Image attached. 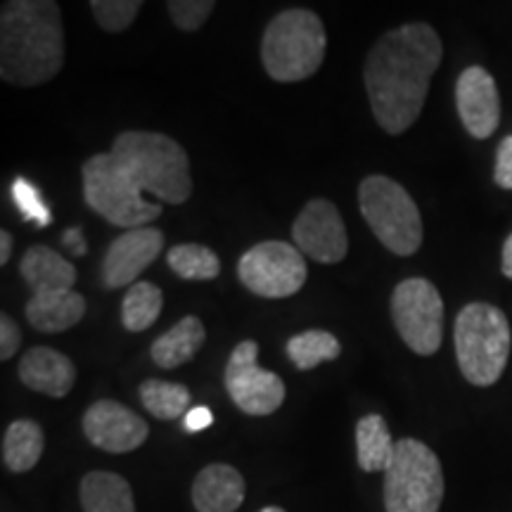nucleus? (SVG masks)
<instances>
[{
  "instance_id": "f257e3e1",
  "label": "nucleus",
  "mask_w": 512,
  "mask_h": 512,
  "mask_svg": "<svg viewBox=\"0 0 512 512\" xmlns=\"http://www.w3.org/2000/svg\"><path fill=\"white\" fill-rule=\"evenodd\" d=\"M81 174L88 207L124 230L162 216V204L145 200V192L166 204H185L192 195L188 152L164 133H119L110 152L83 162Z\"/></svg>"
},
{
  "instance_id": "f03ea898",
  "label": "nucleus",
  "mask_w": 512,
  "mask_h": 512,
  "mask_svg": "<svg viewBox=\"0 0 512 512\" xmlns=\"http://www.w3.org/2000/svg\"><path fill=\"white\" fill-rule=\"evenodd\" d=\"M444 46L430 24H403L370 48L363 79L377 124L389 136H401L418 121L430 79Z\"/></svg>"
},
{
  "instance_id": "7ed1b4c3",
  "label": "nucleus",
  "mask_w": 512,
  "mask_h": 512,
  "mask_svg": "<svg viewBox=\"0 0 512 512\" xmlns=\"http://www.w3.org/2000/svg\"><path fill=\"white\" fill-rule=\"evenodd\" d=\"M64 64V24L53 0H10L0 12V76L22 88L55 79Z\"/></svg>"
},
{
  "instance_id": "20e7f679",
  "label": "nucleus",
  "mask_w": 512,
  "mask_h": 512,
  "mask_svg": "<svg viewBox=\"0 0 512 512\" xmlns=\"http://www.w3.org/2000/svg\"><path fill=\"white\" fill-rule=\"evenodd\" d=\"M328 36L323 19L304 8L275 15L261 38V60L278 83H297L313 76L325 60Z\"/></svg>"
},
{
  "instance_id": "39448f33",
  "label": "nucleus",
  "mask_w": 512,
  "mask_h": 512,
  "mask_svg": "<svg viewBox=\"0 0 512 512\" xmlns=\"http://www.w3.org/2000/svg\"><path fill=\"white\" fill-rule=\"evenodd\" d=\"M456 356L460 373L475 387L501 380L510 358V323L494 304L472 302L456 318Z\"/></svg>"
},
{
  "instance_id": "423d86ee",
  "label": "nucleus",
  "mask_w": 512,
  "mask_h": 512,
  "mask_svg": "<svg viewBox=\"0 0 512 512\" xmlns=\"http://www.w3.org/2000/svg\"><path fill=\"white\" fill-rule=\"evenodd\" d=\"M444 491L437 453L418 439L396 441L392 463L384 470V510L439 512Z\"/></svg>"
},
{
  "instance_id": "0eeeda50",
  "label": "nucleus",
  "mask_w": 512,
  "mask_h": 512,
  "mask_svg": "<svg viewBox=\"0 0 512 512\" xmlns=\"http://www.w3.org/2000/svg\"><path fill=\"white\" fill-rule=\"evenodd\" d=\"M358 207L375 238L396 256H411L422 245L418 204L401 183L387 176H368L358 185Z\"/></svg>"
},
{
  "instance_id": "6e6552de",
  "label": "nucleus",
  "mask_w": 512,
  "mask_h": 512,
  "mask_svg": "<svg viewBox=\"0 0 512 512\" xmlns=\"http://www.w3.org/2000/svg\"><path fill=\"white\" fill-rule=\"evenodd\" d=\"M392 318L408 349L418 356L437 354L444 339V302L430 280H401L392 294Z\"/></svg>"
},
{
  "instance_id": "1a4fd4ad",
  "label": "nucleus",
  "mask_w": 512,
  "mask_h": 512,
  "mask_svg": "<svg viewBox=\"0 0 512 512\" xmlns=\"http://www.w3.org/2000/svg\"><path fill=\"white\" fill-rule=\"evenodd\" d=\"M238 278L256 297L285 299L302 290L309 268L304 254L290 242H259L240 256Z\"/></svg>"
},
{
  "instance_id": "9d476101",
  "label": "nucleus",
  "mask_w": 512,
  "mask_h": 512,
  "mask_svg": "<svg viewBox=\"0 0 512 512\" xmlns=\"http://www.w3.org/2000/svg\"><path fill=\"white\" fill-rule=\"evenodd\" d=\"M256 358L259 344L254 339H245L233 349L226 366V389L242 413L264 418L283 406L285 382L271 370L261 368Z\"/></svg>"
},
{
  "instance_id": "9b49d317",
  "label": "nucleus",
  "mask_w": 512,
  "mask_h": 512,
  "mask_svg": "<svg viewBox=\"0 0 512 512\" xmlns=\"http://www.w3.org/2000/svg\"><path fill=\"white\" fill-rule=\"evenodd\" d=\"M294 247L318 264H339L349 252L342 214L330 200L316 197L304 204L292 226Z\"/></svg>"
},
{
  "instance_id": "f8f14e48",
  "label": "nucleus",
  "mask_w": 512,
  "mask_h": 512,
  "mask_svg": "<svg viewBox=\"0 0 512 512\" xmlns=\"http://www.w3.org/2000/svg\"><path fill=\"white\" fill-rule=\"evenodd\" d=\"M83 434L100 451L131 453L145 444L150 427L124 403L102 399L83 413Z\"/></svg>"
},
{
  "instance_id": "ddd939ff",
  "label": "nucleus",
  "mask_w": 512,
  "mask_h": 512,
  "mask_svg": "<svg viewBox=\"0 0 512 512\" xmlns=\"http://www.w3.org/2000/svg\"><path fill=\"white\" fill-rule=\"evenodd\" d=\"M164 233L157 228L124 230L117 240L107 247L102 259V283L110 290L136 285L138 275L162 254Z\"/></svg>"
},
{
  "instance_id": "4468645a",
  "label": "nucleus",
  "mask_w": 512,
  "mask_h": 512,
  "mask_svg": "<svg viewBox=\"0 0 512 512\" xmlns=\"http://www.w3.org/2000/svg\"><path fill=\"white\" fill-rule=\"evenodd\" d=\"M456 107L472 138L486 140L494 136L501 124V95L494 76L484 67H467L456 83Z\"/></svg>"
},
{
  "instance_id": "2eb2a0df",
  "label": "nucleus",
  "mask_w": 512,
  "mask_h": 512,
  "mask_svg": "<svg viewBox=\"0 0 512 512\" xmlns=\"http://www.w3.org/2000/svg\"><path fill=\"white\" fill-rule=\"evenodd\" d=\"M19 380L31 392H41L62 399L72 392L76 366L69 356L48 347H34L19 361Z\"/></svg>"
},
{
  "instance_id": "dca6fc26",
  "label": "nucleus",
  "mask_w": 512,
  "mask_h": 512,
  "mask_svg": "<svg viewBox=\"0 0 512 512\" xmlns=\"http://www.w3.org/2000/svg\"><path fill=\"white\" fill-rule=\"evenodd\" d=\"M245 477L233 465L211 463L192 484V505L197 512H235L245 501Z\"/></svg>"
},
{
  "instance_id": "f3484780",
  "label": "nucleus",
  "mask_w": 512,
  "mask_h": 512,
  "mask_svg": "<svg viewBox=\"0 0 512 512\" xmlns=\"http://www.w3.org/2000/svg\"><path fill=\"white\" fill-rule=\"evenodd\" d=\"M86 316V299L74 290L38 292L27 304L29 325L46 335H57L74 325H79Z\"/></svg>"
},
{
  "instance_id": "a211bd4d",
  "label": "nucleus",
  "mask_w": 512,
  "mask_h": 512,
  "mask_svg": "<svg viewBox=\"0 0 512 512\" xmlns=\"http://www.w3.org/2000/svg\"><path fill=\"white\" fill-rule=\"evenodd\" d=\"M19 273L24 275L34 294L72 290L76 275H79L72 261H67V256L46 245H34L27 249V254L22 256V264H19Z\"/></svg>"
},
{
  "instance_id": "6ab92c4d",
  "label": "nucleus",
  "mask_w": 512,
  "mask_h": 512,
  "mask_svg": "<svg viewBox=\"0 0 512 512\" xmlns=\"http://www.w3.org/2000/svg\"><path fill=\"white\" fill-rule=\"evenodd\" d=\"M79 498L83 512H136L131 484L117 472H88L81 479Z\"/></svg>"
},
{
  "instance_id": "aec40b11",
  "label": "nucleus",
  "mask_w": 512,
  "mask_h": 512,
  "mask_svg": "<svg viewBox=\"0 0 512 512\" xmlns=\"http://www.w3.org/2000/svg\"><path fill=\"white\" fill-rule=\"evenodd\" d=\"M204 339H207V330H204L202 320L197 316H185L178 320L174 328L155 339L150 349L152 361L159 368L174 370L195 358L197 351L202 349Z\"/></svg>"
},
{
  "instance_id": "412c9836",
  "label": "nucleus",
  "mask_w": 512,
  "mask_h": 512,
  "mask_svg": "<svg viewBox=\"0 0 512 512\" xmlns=\"http://www.w3.org/2000/svg\"><path fill=\"white\" fill-rule=\"evenodd\" d=\"M396 444L382 415H363L356 425V458L363 472H384L392 463Z\"/></svg>"
},
{
  "instance_id": "4be33fe9",
  "label": "nucleus",
  "mask_w": 512,
  "mask_h": 512,
  "mask_svg": "<svg viewBox=\"0 0 512 512\" xmlns=\"http://www.w3.org/2000/svg\"><path fill=\"white\" fill-rule=\"evenodd\" d=\"M43 448H46V437L41 425L34 420H15L3 437V463L10 472L22 475L38 465Z\"/></svg>"
},
{
  "instance_id": "5701e85b",
  "label": "nucleus",
  "mask_w": 512,
  "mask_h": 512,
  "mask_svg": "<svg viewBox=\"0 0 512 512\" xmlns=\"http://www.w3.org/2000/svg\"><path fill=\"white\" fill-rule=\"evenodd\" d=\"M164 306V294L155 283H140L128 287L121 302V323L128 332H143L157 323Z\"/></svg>"
},
{
  "instance_id": "b1692460",
  "label": "nucleus",
  "mask_w": 512,
  "mask_h": 512,
  "mask_svg": "<svg viewBox=\"0 0 512 512\" xmlns=\"http://www.w3.org/2000/svg\"><path fill=\"white\" fill-rule=\"evenodd\" d=\"M140 401H143L145 411L155 415L157 420H178L181 415H188L192 394L185 384L152 377L140 384Z\"/></svg>"
},
{
  "instance_id": "393cba45",
  "label": "nucleus",
  "mask_w": 512,
  "mask_h": 512,
  "mask_svg": "<svg viewBox=\"0 0 512 512\" xmlns=\"http://www.w3.org/2000/svg\"><path fill=\"white\" fill-rule=\"evenodd\" d=\"M342 354V344L328 330H306L287 342V356L299 370H313L320 363L335 361Z\"/></svg>"
},
{
  "instance_id": "a878e982",
  "label": "nucleus",
  "mask_w": 512,
  "mask_h": 512,
  "mask_svg": "<svg viewBox=\"0 0 512 512\" xmlns=\"http://www.w3.org/2000/svg\"><path fill=\"white\" fill-rule=\"evenodd\" d=\"M166 264L183 280H214L221 273V261L214 249L188 242L176 245L166 254Z\"/></svg>"
},
{
  "instance_id": "bb28decb",
  "label": "nucleus",
  "mask_w": 512,
  "mask_h": 512,
  "mask_svg": "<svg viewBox=\"0 0 512 512\" xmlns=\"http://www.w3.org/2000/svg\"><path fill=\"white\" fill-rule=\"evenodd\" d=\"M143 8L140 0H91L93 17L98 19L100 29L119 34L136 22L138 12Z\"/></svg>"
},
{
  "instance_id": "cd10ccee",
  "label": "nucleus",
  "mask_w": 512,
  "mask_h": 512,
  "mask_svg": "<svg viewBox=\"0 0 512 512\" xmlns=\"http://www.w3.org/2000/svg\"><path fill=\"white\" fill-rule=\"evenodd\" d=\"M12 200H15V207L22 211V216L31 223H36L38 228L50 226V209L43 202L41 190L36 188L34 183H29L27 178H17L12 183Z\"/></svg>"
},
{
  "instance_id": "c85d7f7f",
  "label": "nucleus",
  "mask_w": 512,
  "mask_h": 512,
  "mask_svg": "<svg viewBox=\"0 0 512 512\" xmlns=\"http://www.w3.org/2000/svg\"><path fill=\"white\" fill-rule=\"evenodd\" d=\"M214 0H169L166 10L181 31H197L214 12Z\"/></svg>"
},
{
  "instance_id": "c756f323",
  "label": "nucleus",
  "mask_w": 512,
  "mask_h": 512,
  "mask_svg": "<svg viewBox=\"0 0 512 512\" xmlns=\"http://www.w3.org/2000/svg\"><path fill=\"white\" fill-rule=\"evenodd\" d=\"M19 344H22L19 325L8 316V313H3V316H0V358H3V361H10V358L19 351Z\"/></svg>"
},
{
  "instance_id": "7c9ffc66",
  "label": "nucleus",
  "mask_w": 512,
  "mask_h": 512,
  "mask_svg": "<svg viewBox=\"0 0 512 512\" xmlns=\"http://www.w3.org/2000/svg\"><path fill=\"white\" fill-rule=\"evenodd\" d=\"M494 178L503 190H512V136H505L498 145Z\"/></svg>"
},
{
  "instance_id": "2f4dec72",
  "label": "nucleus",
  "mask_w": 512,
  "mask_h": 512,
  "mask_svg": "<svg viewBox=\"0 0 512 512\" xmlns=\"http://www.w3.org/2000/svg\"><path fill=\"white\" fill-rule=\"evenodd\" d=\"M211 422H214V415L207 406H195L190 408L188 415H185V430L188 432H202L211 427Z\"/></svg>"
},
{
  "instance_id": "473e14b6",
  "label": "nucleus",
  "mask_w": 512,
  "mask_h": 512,
  "mask_svg": "<svg viewBox=\"0 0 512 512\" xmlns=\"http://www.w3.org/2000/svg\"><path fill=\"white\" fill-rule=\"evenodd\" d=\"M62 242H64V247H67L74 256H83V254H86V249H88L86 247V238H83L81 228L67 230V233H64Z\"/></svg>"
},
{
  "instance_id": "72a5a7b5",
  "label": "nucleus",
  "mask_w": 512,
  "mask_h": 512,
  "mask_svg": "<svg viewBox=\"0 0 512 512\" xmlns=\"http://www.w3.org/2000/svg\"><path fill=\"white\" fill-rule=\"evenodd\" d=\"M10 254H12V235L8 230H0V266L8 264Z\"/></svg>"
},
{
  "instance_id": "f704fd0d",
  "label": "nucleus",
  "mask_w": 512,
  "mask_h": 512,
  "mask_svg": "<svg viewBox=\"0 0 512 512\" xmlns=\"http://www.w3.org/2000/svg\"><path fill=\"white\" fill-rule=\"evenodd\" d=\"M501 268H503V275H505V278H510V280H512V235H510L508 240H505V245H503Z\"/></svg>"
},
{
  "instance_id": "c9c22d12",
  "label": "nucleus",
  "mask_w": 512,
  "mask_h": 512,
  "mask_svg": "<svg viewBox=\"0 0 512 512\" xmlns=\"http://www.w3.org/2000/svg\"><path fill=\"white\" fill-rule=\"evenodd\" d=\"M259 512H287V510H283V508H278V505H268V508H264V510H259Z\"/></svg>"
}]
</instances>
